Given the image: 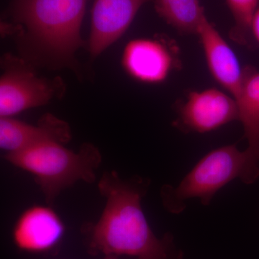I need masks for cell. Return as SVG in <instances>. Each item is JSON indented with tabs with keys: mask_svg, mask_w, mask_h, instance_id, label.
Here are the masks:
<instances>
[{
	"mask_svg": "<svg viewBox=\"0 0 259 259\" xmlns=\"http://www.w3.org/2000/svg\"><path fill=\"white\" fill-rule=\"evenodd\" d=\"M0 79V116L13 117L20 112L42 106L60 97L64 84L60 78L39 76L32 64L22 57L3 58Z\"/></svg>",
	"mask_w": 259,
	"mask_h": 259,
	"instance_id": "5",
	"label": "cell"
},
{
	"mask_svg": "<svg viewBox=\"0 0 259 259\" xmlns=\"http://www.w3.org/2000/svg\"><path fill=\"white\" fill-rule=\"evenodd\" d=\"M88 0H13L7 24L24 59L32 65L74 68Z\"/></svg>",
	"mask_w": 259,
	"mask_h": 259,
	"instance_id": "2",
	"label": "cell"
},
{
	"mask_svg": "<svg viewBox=\"0 0 259 259\" xmlns=\"http://www.w3.org/2000/svg\"><path fill=\"white\" fill-rule=\"evenodd\" d=\"M250 32L255 45L259 47V0L250 23Z\"/></svg>",
	"mask_w": 259,
	"mask_h": 259,
	"instance_id": "15",
	"label": "cell"
},
{
	"mask_svg": "<svg viewBox=\"0 0 259 259\" xmlns=\"http://www.w3.org/2000/svg\"><path fill=\"white\" fill-rule=\"evenodd\" d=\"M122 66L136 81L161 83L172 72L182 69L180 48L175 40L163 35L134 39L124 49Z\"/></svg>",
	"mask_w": 259,
	"mask_h": 259,
	"instance_id": "6",
	"label": "cell"
},
{
	"mask_svg": "<svg viewBox=\"0 0 259 259\" xmlns=\"http://www.w3.org/2000/svg\"><path fill=\"white\" fill-rule=\"evenodd\" d=\"M258 0H226L233 18L230 38L238 45L248 49L257 47L250 32V23Z\"/></svg>",
	"mask_w": 259,
	"mask_h": 259,
	"instance_id": "14",
	"label": "cell"
},
{
	"mask_svg": "<svg viewBox=\"0 0 259 259\" xmlns=\"http://www.w3.org/2000/svg\"><path fill=\"white\" fill-rule=\"evenodd\" d=\"M239 121L248 141L249 158L248 183L251 185L259 178V70L254 66L243 68L241 93L236 100Z\"/></svg>",
	"mask_w": 259,
	"mask_h": 259,
	"instance_id": "12",
	"label": "cell"
},
{
	"mask_svg": "<svg viewBox=\"0 0 259 259\" xmlns=\"http://www.w3.org/2000/svg\"><path fill=\"white\" fill-rule=\"evenodd\" d=\"M249 158L236 145L223 146L204 156L176 187L166 185L161 190L164 208L173 214L185 209V202L198 198L208 205L217 192L236 178L246 184Z\"/></svg>",
	"mask_w": 259,
	"mask_h": 259,
	"instance_id": "4",
	"label": "cell"
},
{
	"mask_svg": "<svg viewBox=\"0 0 259 259\" xmlns=\"http://www.w3.org/2000/svg\"><path fill=\"white\" fill-rule=\"evenodd\" d=\"M177 114L175 125L185 133L205 134L239 120L234 99L215 88L191 92L179 106Z\"/></svg>",
	"mask_w": 259,
	"mask_h": 259,
	"instance_id": "7",
	"label": "cell"
},
{
	"mask_svg": "<svg viewBox=\"0 0 259 259\" xmlns=\"http://www.w3.org/2000/svg\"><path fill=\"white\" fill-rule=\"evenodd\" d=\"M198 35L209 73L235 101L241 93L243 68L238 57L214 25L204 17Z\"/></svg>",
	"mask_w": 259,
	"mask_h": 259,
	"instance_id": "10",
	"label": "cell"
},
{
	"mask_svg": "<svg viewBox=\"0 0 259 259\" xmlns=\"http://www.w3.org/2000/svg\"><path fill=\"white\" fill-rule=\"evenodd\" d=\"M155 10L181 35H197L206 16L199 0H154Z\"/></svg>",
	"mask_w": 259,
	"mask_h": 259,
	"instance_id": "13",
	"label": "cell"
},
{
	"mask_svg": "<svg viewBox=\"0 0 259 259\" xmlns=\"http://www.w3.org/2000/svg\"><path fill=\"white\" fill-rule=\"evenodd\" d=\"M149 180L135 176L122 179L106 171L99 182L105 208L90 227L88 249L91 254L125 255L135 259H181L171 235L159 238L148 224L141 206Z\"/></svg>",
	"mask_w": 259,
	"mask_h": 259,
	"instance_id": "1",
	"label": "cell"
},
{
	"mask_svg": "<svg viewBox=\"0 0 259 259\" xmlns=\"http://www.w3.org/2000/svg\"><path fill=\"white\" fill-rule=\"evenodd\" d=\"M64 233V223L54 209L36 205L20 214L13 228V238L19 249L42 253L55 248Z\"/></svg>",
	"mask_w": 259,
	"mask_h": 259,
	"instance_id": "9",
	"label": "cell"
},
{
	"mask_svg": "<svg viewBox=\"0 0 259 259\" xmlns=\"http://www.w3.org/2000/svg\"><path fill=\"white\" fill-rule=\"evenodd\" d=\"M7 161L31 174L48 204L78 182L93 183L102 155L93 144H84L79 152L57 141H46L22 151L5 154Z\"/></svg>",
	"mask_w": 259,
	"mask_h": 259,
	"instance_id": "3",
	"label": "cell"
},
{
	"mask_svg": "<svg viewBox=\"0 0 259 259\" xmlns=\"http://www.w3.org/2000/svg\"><path fill=\"white\" fill-rule=\"evenodd\" d=\"M118 257L114 255H105L104 259H119Z\"/></svg>",
	"mask_w": 259,
	"mask_h": 259,
	"instance_id": "16",
	"label": "cell"
},
{
	"mask_svg": "<svg viewBox=\"0 0 259 259\" xmlns=\"http://www.w3.org/2000/svg\"><path fill=\"white\" fill-rule=\"evenodd\" d=\"M154 0H94L89 51L96 58L123 35L145 4Z\"/></svg>",
	"mask_w": 259,
	"mask_h": 259,
	"instance_id": "8",
	"label": "cell"
},
{
	"mask_svg": "<svg viewBox=\"0 0 259 259\" xmlns=\"http://www.w3.org/2000/svg\"><path fill=\"white\" fill-rule=\"evenodd\" d=\"M71 139L69 124L51 114L42 116L37 125L14 117L0 119V147L6 154L19 152L46 141L65 144Z\"/></svg>",
	"mask_w": 259,
	"mask_h": 259,
	"instance_id": "11",
	"label": "cell"
}]
</instances>
